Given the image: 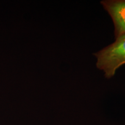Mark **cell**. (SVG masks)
I'll return each mask as SVG.
<instances>
[{
    "label": "cell",
    "mask_w": 125,
    "mask_h": 125,
    "mask_svg": "<svg viewBox=\"0 0 125 125\" xmlns=\"http://www.w3.org/2000/svg\"><path fill=\"white\" fill-rule=\"evenodd\" d=\"M94 55L96 57L97 68L104 72L106 78L113 77L117 70L125 64V34Z\"/></svg>",
    "instance_id": "6da1fadb"
},
{
    "label": "cell",
    "mask_w": 125,
    "mask_h": 125,
    "mask_svg": "<svg viewBox=\"0 0 125 125\" xmlns=\"http://www.w3.org/2000/svg\"><path fill=\"white\" fill-rule=\"evenodd\" d=\"M101 4L113 21L115 38L125 34V0H104Z\"/></svg>",
    "instance_id": "7a4b0ae2"
}]
</instances>
